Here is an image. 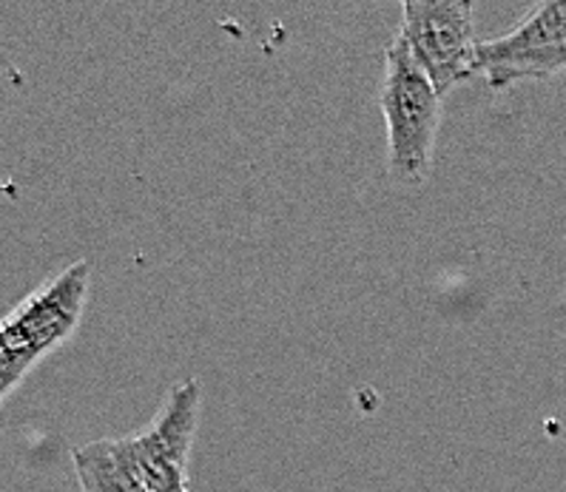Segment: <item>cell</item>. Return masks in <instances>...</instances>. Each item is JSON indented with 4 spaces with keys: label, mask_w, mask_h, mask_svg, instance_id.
Returning <instances> with one entry per match:
<instances>
[{
    "label": "cell",
    "mask_w": 566,
    "mask_h": 492,
    "mask_svg": "<svg viewBox=\"0 0 566 492\" xmlns=\"http://www.w3.org/2000/svg\"><path fill=\"white\" fill-rule=\"evenodd\" d=\"M83 492H148L134 467L128 439H101L74 450Z\"/></svg>",
    "instance_id": "6"
},
{
    "label": "cell",
    "mask_w": 566,
    "mask_h": 492,
    "mask_svg": "<svg viewBox=\"0 0 566 492\" xmlns=\"http://www.w3.org/2000/svg\"><path fill=\"white\" fill-rule=\"evenodd\" d=\"M475 72L495 92L566 72V0L538 3L510 32L479 43Z\"/></svg>",
    "instance_id": "4"
},
{
    "label": "cell",
    "mask_w": 566,
    "mask_h": 492,
    "mask_svg": "<svg viewBox=\"0 0 566 492\" xmlns=\"http://www.w3.org/2000/svg\"><path fill=\"white\" fill-rule=\"evenodd\" d=\"M399 38L439 97L479 74L470 0H405Z\"/></svg>",
    "instance_id": "3"
},
{
    "label": "cell",
    "mask_w": 566,
    "mask_h": 492,
    "mask_svg": "<svg viewBox=\"0 0 566 492\" xmlns=\"http://www.w3.org/2000/svg\"><path fill=\"white\" fill-rule=\"evenodd\" d=\"M88 262H74L0 320V401L38 362L77 331L86 307Z\"/></svg>",
    "instance_id": "2"
},
{
    "label": "cell",
    "mask_w": 566,
    "mask_h": 492,
    "mask_svg": "<svg viewBox=\"0 0 566 492\" xmlns=\"http://www.w3.org/2000/svg\"><path fill=\"white\" fill-rule=\"evenodd\" d=\"M200 421V385L182 381L168 392L151 425L128 439L134 467L148 492H188V456Z\"/></svg>",
    "instance_id": "5"
},
{
    "label": "cell",
    "mask_w": 566,
    "mask_h": 492,
    "mask_svg": "<svg viewBox=\"0 0 566 492\" xmlns=\"http://www.w3.org/2000/svg\"><path fill=\"white\" fill-rule=\"evenodd\" d=\"M441 101L430 81L396 38L385 52L379 106L387 128V171L401 186H421L433 166Z\"/></svg>",
    "instance_id": "1"
}]
</instances>
